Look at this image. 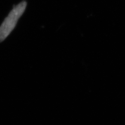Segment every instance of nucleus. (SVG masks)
Returning <instances> with one entry per match:
<instances>
[{
  "mask_svg": "<svg viewBox=\"0 0 125 125\" xmlns=\"http://www.w3.org/2000/svg\"><path fill=\"white\" fill-rule=\"evenodd\" d=\"M27 3L22 1L15 5L0 26V43L5 40L15 28L19 19L26 10Z\"/></svg>",
  "mask_w": 125,
  "mask_h": 125,
  "instance_id": "obj_1",
  "label": "nucleus"
}]
</instances>
